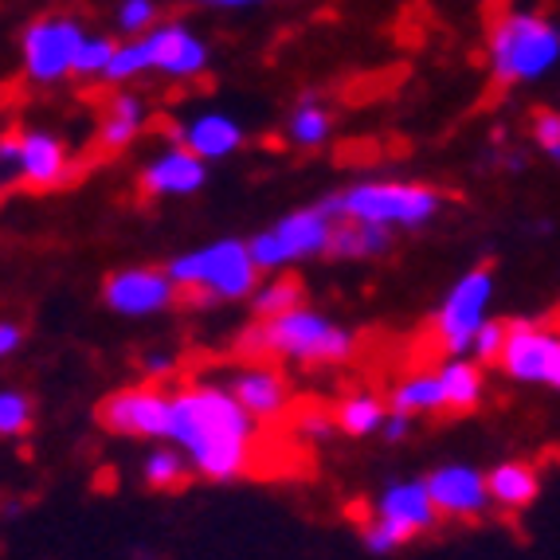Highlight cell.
I'll list each match as a JSON object with an SVG mask.
<instances>
[{"label": "cell", "mask_w": 560, "mask_h": 560, "mask_svg": "<svg viewBox=\"0 0 560 560\" xmlns=\"http://www.w3.org/2000/svg\"><path fill=\"white\" fill-rule=\"evenodd\" d=\"M361 537H364V549H369V552H396L404 541H408V537H404V533L396 529V525L381 522V517H373V522H364Z\"/></svg>", "instance_id": "cell-33"}, {"label": "cell", "mask_w": 560, "mask_h": 560, "mask_svg": "<svg viewBox=\"0 0 560 560\" xmlns=\"http://www.w3.org/2000/svg\"><path fill=\"white\" fill-rule=\"evenodd\" d=\"M118 28L126 32V36H145V32L153 28L161 20V4L158 0H121V9H118Z\"/></svg>", "instance_id": "cell-31"}, {"label": "cell", "mask_w": 560, "mask_h": 560, "mask_svg": "<svg viewBox=\"0 0 560 560\" xmlns=\"http://www.w3.org/2000/svg\"><path fill=\"white\" fill-rule=\"evenodd\" d=\"M200 4H220V9H247V4H262V0H200Z\"/></svg>", "instance_id": "cell-39"}, {"label": "cell", "mask_w": 560, "mask_h": 560, "mask_svg": "<svg viewBox=\"0 0 560 560\" xmlns=\"http://www.w3.org/2000/svg\"><path fill=\"white\" fill-rule=\"evenodd\" d=\"M150 67H153L150 39H145V36H133V39H126V44H114V56H110V63H106L103 79L110 86H121V83H130V79L145 75Z\"/></svg>", "instance_id": "cell-27"}, {"label": "cell", "mask_w": 560, "mask_h": 560, "mask_svg": "<svg viewBox=\"0 0 560 560\" xmlns=\"http://www.w3.org/2000/svg\"><path fill=\"white\" fill-rule=\"evenodd\" d=\"M376 517L388 522V525H396V529L411 541L416 533L431 529L440 514H435V505H431L423 478H416V482H393L388 486V490L376 498Z\"/></svg>", "instance_id": "cell-18"}, {"label": "cell", "mask_w": 560, "mask_h": 560, "mask_svg": "<svg viewBox=\"0 0 560 560\" xmlns=\"http://www.w3.org/2000/svg\"><path fill=\"white\" fill-rule=\"evenodd\" d=\"M490 71L498 83H537L557 67L560 59V32L552 20L537 12H505L498 28L490 32Z\"/></svg>", "instance_id": "cell-5"}, {"label": "cell", "mask_w": 560, "mask_h": 560, "mask_svg": "<svg viewBox=\"0 0 560 560\" xmlns=\"http://www.w3.org/2000/svg\"><path fill=\"white\" fill-rule=\"evenodd\" d=\"M235 349L243 357L275 353L299 364H341L357 353V334L329 322L318 310L299 306L279 314V318H267L259 326L243 329Z\"/></svg>", "instance_id": "cell-2"}, {"label": "cell", "mask_w": 560, "mask_h": 560, "mask_svg": "<svg viewBox=\"0 0 560 560\" xmlns=\"http://www.w3.org/2000/svg\"><path fill=\"white\" fill-rule=\"evenodd\" d=\"M502 341H505V322L486 318L482 326H478V334L470 337V353H475V361H498Z\"/></svg>", "instance_id": "cell-32"}, {"label": "cell", "mask_w": 560, "mask_h": 560, "mask_svg": "<svg viewBox=\"0 0 560 560\" xmlns=\"http://www.w3.org/2000/svg\"><path fill=\"white\" fill-rule=\"evenodd\" d=\"M329 428H334V423H329V416H322V411H306V416L299 420V431L306 435V440H326Z\"/></svg>", "instance_id": "cell-35"}, {"label": "cell", "mask_w": 560, "mask_h": 560, "mask_svg": "<svg viewBox=\"0 0 560 560\" xmlns=\"http://www.w3.org/2000/svg\"><path fill=\"white\" fill-rule=\"evenodd\" d=\"M0 165L16 168L28 185L56 188L71 177V150L67 141L47 130H24L0 141Z\"/></svg>", "instance_id": "cell-10"}, {"label": "cell", "mask_w": 560, "mask_h": 560, "mask_svg": "<svg viewBox=\"0 0 560 560\" xmlns=\"http://www.w3.org/2000/svg\"><path fill=\"white\" fill-rule=\"evenodd\" d=\"M145 98H138L133 91H118L110 94V103H106V114H103V126H98V145L110 153H121L130 150L133 141L141 138L145 130Z\"/></svg>", "instance_id": "cell-19"}, {"label": "cell", "mask_w": 560, "mask_h": 560, "mask_svg": "<svg viewBox=\"0 0 560 560\" xmlns=\"http://www.w3.org/2000/svg\"><path fill=\"white\" fill-rule=\"evenodd\" d=\"M486 478V498L502 510H525L541 490V478L529 463H498Z\"/></svg>", "instance_id": "cell-21"}, {"label": "cell", "mask_w": 560, "mask_h": 560, "mask_svg": "<svg viewBox=\"0 0 560 560\" xmlns=\"http://www.w3.org/2000/svg\"><path fill=\"white\" fill-rule=\"evenodd\" d=\"M329 224L334 220H357V224H376L388 232H416L431 224L443 208V192L411 180H361V185L322 197L318 205Z\"/></svg>", "instance_id": "cell-3"}, {"label": "cell", "mask_w": 560, "mask_h": 560, "mask_svg": "<svg viewBox=\"0 0 560 560\" xmlns=\"http://www.w3.org/2000/svg\"><path fill=\"white\" fill-rule=\"evenodd\" d=\"M208 180V165L200 158H192L180 145H168L161 150L150 165L141 168V188L150 197H192L200 192Z\"/></svg>", "instance_id": "cell-16"}, {"label": "cell", "mask_w": 560, "mask_h": 560, "mask_svg": "<svg viewBox=\"0 0 560 560\" xmlns=\"http://www.w3.org/2000/svg\"><path fill=\"white\" fill-rule=\"evenodd\" d=\"M110 56H114L110 36H83L75 47V59H71V75L75 79H103Z\"/></svg>", "instance_id": "cell-28"}, {"label": "cell", "mask_w": 560, "mask_h": 560, "mask_svg": "<svg viewBox=\"0 0 560 560\" xmlns=\"http://www.w3.org/2000/svg\"><path fill=\"white\" fill-rule=\"evenodd\" d=\"M490 302H494V275L486 271V267H475L463 279H455L440 314H435V337L447 349V357L470 353V337L490 318Z\"/></svg>", "instance_id": "cell-7"}, {"label": "cell", "mask_w": 560, "mask_h": 560, "mask_svg": "<svg viewBox=\"0 0 560 560\" xmlns=\"http://www.w3.org/2000/svg\"><path fill=\"white\" fill-rule=\"evenodd\" d=\"M103 302L121 318H153L177 302V287L158 267H126L106 279Z\"/></svg>", "instance_id": "cell-11"}, {"label": "cell", "mask_w": 560, "mask_h": 560, "mask_svg": "<svg viewBox=\"0 0 560 560\" xmlns=\"http://www.w3.org/2000/svg\"><path fill=\"white\" fill-rule=\"evenodd\" d=\"M228 393H232V400L240 404L252 420H275V416H282V411L290 408L287 376L267 369V364H252V369L235 373L232 384H228Z\"/></svg>", "instance_id": "cell-17"}, {"label": "cell", "mask_w": 560, "mask_h": 560, "mask_svg": "<svg viewBox=\"0 0 560 560\" xmlns=\"http://www.w3.org/2000/svg\"><path fill=\"white\" fill-rule=\"evenodd\" d=\"M329 247V220L318 208H299V212L282 215L279 224L267 232H255L247 240L255 271H287L294 262L318 259Z\"/></svg>", "instance_id": "cell-6"}, {"label": "cell", "mask_w": 560, "mask_h": 560, "mask_svg": "<svg viewBox=\"0 0 560 560\" xmlns=\"http://www.w3.org/2000/svg\"><path fill=\"white\" fill-rule=\"evenodd\" d=\"M98 420L130 440H165L168 431V393L161 388H121L103 404Z\"/></svg>", "instance_id": "cell-12"}, {"label": "cell", "mask_w": 560, "mask_h": 560, "mask_svg": "<svg viewBox=\"0 0 560 560\" xmlns=\"http://www.w3.org/2000/svg\"><path fill=\"white\" fill-rule=\"evenodd\" d=\"M533 141L541 145L545 158H552V161L560 158V114L557 110H545L533 118Z\"/></svg>", "instance_id": "cell-34"}, {"label": "cell", "mask_w": 560, "mask_h": 560, "mask_svg": "<svg viewBox=\"0 0 560 560\" xmlns=\"http://www.w3.org/2000/svg\"><path fill=\"white\" fill-rule=\"evenodd\" d=\"M145 39H150V56H153L150 71H161L168 79H197L208 67V59H212L205 39L188 28V24H180V20L153 24L145 32Z\"/></svg>", "instance_id": "cell-13"}, {"label": "cell", "mask_w": 560, "mask_h": 560, "mask_svg": "<svg viewBox=\"0 0 560 560\" xmlns=\"http://www.w3.org/2000/svg\"><path fill=\"white\" fill-rule=\"evenodd\" d=\"M188 478V463L177 447H158L145 458V482L153 490H168V486H180Z\"/></svg>", "instance_id": "cell-29"}, {"label": "cell", "mask_w": 560, "mask_h": 560, "mask_svg": "<svg viewBox=\"0 0 560 560\" xmlns=\"http://www.w3.org/2000/svg\"><path fill=\"white\" fill-rule=\"evenodd\" d=\"M384 416H388L384 400H376V396H369V393H357V396H349V400H341V408H337V428L361 440V435L381 431Z\"/></svg>", "instance_id": "cell-26"}, {"label": "cell", "mask_w": 560, "mask_h": 560, "mask_svg": "<svg viewBox=\"0 0 560 560\" xmlns=\"http://www.w3.org/2000/svg\"><path fill=\"white\" fill-rule=\"evenodd\" d=\"M165 279L177 290L200 294L205 302H247L259 287V271L243 240H215L208 247L168 259Z\"/></svg>", "instance_id": "cell-4"}, {"label": "cell", "mask_w": 560, "mask_h": 560, "mask_svg": "<svg viewBox=\"0 0 560 560\" xmlns=\"http://www.w3.org/2000/svg\"><path fill=\"white\" fill-rule=\"evenodd\" d=\"M20 341H24V329H20L16 322H0V361L16 353Z\"/></svg>", "instance_id": "cell-36"}, {"label": "cell", "mask_w": 560, "mask_h": 560, "mask_svg": "<svg viewBox=\"0 0 560 560\" xmlns=\"http://www.w3.org/2000/svg\"><path fill=\"white\" fill-rule=\"evenodd\" d=\"M393 247V232L376 224H357V220H334L329 224V247L334 259H381Z\"/></svg>", "instance_id": "cell-20"}, {"label": "cell", "mask_w": 560, "mask_h": 560, "mask_svg": "<svg viewBox=\"0 0 560 560\" xmlns=\"http://www.w3.org/2000/svg\"><path fill=\"white\" fill-rule=\"evenodd\" d=\"M32 428V400L16 388H4L0 393V440H12V435H24Z\"/></svg>", "instance_id": "cell-30"}, {"label": "cell", "mask_w": 560, "mask_h": 560, "mask_svg": "<svg viewBox=\"0 0 560 560\" xmlns=\"http://www.w3.org/2000/svg\"><path fill=\"white\" fill-rule=\"evenodd\" d=\"M435 381H440L443 408L467 411L482 400V369H478V361H467V357H447V361L435 369Z\"/></svg>", "instance_id": "cell-22"}, {"label": "cell", "mask_w": 560, "mask_h": 560, "mask_svg": "<svg viewBox=\"0 0 560 560\" xmlns=\"http://www.w3.org/2000/svg\"><path fill=\"white\" fill-rule=\"evenodd\" d=\"M173 138H177L180 150H188L192 158H200L208 165V161H224L240 150L243 121L224 110H205V114H197V118H188L185 126H177Z\"/></svg>", "instance_id": "cell-15"}, {"label": "cell", "mask_w": 560, "mask_h": 560, "mask_svg": "<svg viewBox=\"0 0 560 560\" xmlns=\"http://www.w3.org/2000/svg\"><path fill=\"white\" fill-rule=\"evenodd\" d=\"M165 440L185 455L188 470L228 482L252 467L255 420L220 384H188L168 396Z\"/></svg>", "instance_id": "cell-1"}, {"label": "cell", "mask_w": 560, "mask_h": 560, "mask_svg": "<svg viewBox=\"0 0 560 560\" xmlns=\"http://www.w3.org/2000/svg\"><path fill=\"white\" fill-rule=\"evenodd\" d=\"M141 369L150 376H168L177 369V361H173V353H145L141 357Z\"/></svg>", "instance_id": "cell-38"}, {"label": "cell", "mask_w": 560, "mask_h": 560, "mask_svg": "<svg viewBox=\"0 0 560 560\" xmlns=\"http://www.w3.org/2000/svg\"><path fill=\"white\" fill-rule=\"evenodd\" d=\"M252 314L259 322H267V318H279V314H287V310H299V306H306L302 302V287L294 279H267V282H259V287L252 290Z\"/></svg>", "instance_id": "cell-25"}, {"label": "cell", "mask_w": 560, "mask_h": 560, "mask_svg": "<svg viewBox=\"0 0 560 560\" xmlns=\"http://www.w3.org/2000/svg\"><path fill=\"white\" fill-rule=\"evenodd\" d=\"M329 133H334V114H329L314 94H306V98L290 110L287 138L294 141L299 150H318V145H326L329 141Z\"/></svg>", "instance_id": "cell-23"}, {"label": "cell", "mask_w": 560, "mask_h": 560, "mask_svg": "<svg viewBox=\"0 0 560 560\" xmlns=\"http://www.w3.org/2000/svg\"><path fill=\"white\" fill-rule=\"evenodd\" d=\"M388 411L400 416H420V411H443V393L435 373H416L408 381H400L388 396Z\"/></svg>", "instance_id": "cell-24"}, {"label": "cell", "mask_w": 560, "mask_h": 560, "mask_svg": "<svg viewBox=\"0 0 560 560\" xmlns=\"http://www.w3.org/2000/svg\"><path fill=\"white\" fill-rule=\"evenodd\" d=\"M502 373L517 384H560V337L549 326L529 318L505 322V341L498 353Z\"/></svg>", "instance_id": "cell-8"}, {"label": "cell", "mask_w": 560, "mask_h": 560, "mask_svg": "<svg viewBox=\"0 0 560 560\" xmlns=\"http://www.w3.org/2000/svg\"><path fill=\"white\" fill-rule=\"evenodd\" d=\"M83 36L86 32L75 16H39L20 39L24 75L39 86H56L71 79V59H75V47Z\"/></svg>", "instance_id": "cell-9"}, {"label": "cell", "mask_w": 560, "mask_h": 560, "mask_svg": "<svg viewBox=\"0 0 560 560\" xmlns=\"http://www.w3.org/2000/svg\"><path fill=\"white\" fill-rule=\"evenodd\" d=\"M423 486H428V498H431V505H435V514L478 517L486 505H490L482 470L467 467V463H451V467L431 470V475L423 478Z\"/></svg>", "instance_id": "cell-14"}, {"label": "cell", "mask_w": 560, "mask_h": 560, "mask_svg": "<svg viewBox=\"0 0 560 560\" xmlns=\"http://www.w3.org/2000/svg\"><path fill=\"white\" fill-rule=\"evenodd\" d=\"M384 440H393V443H400L404 435H408L411 431V416H400V411H388V416H384Z\"/></svg>", "instance_id": "cell-37"}]
</instances>
